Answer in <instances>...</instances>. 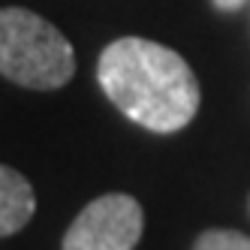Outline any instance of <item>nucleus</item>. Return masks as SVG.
<instances>
[{
	"mask_svg": "<svg viewBox=\"0 0 250 250\" xmlns=\"http://www.w3.org/2000/svg\"><path fill=\"white\" fill-rule=\"evenodd\" d=\"M97 79L103 94L151 133H178L199 112V82L190 63L151 40L124 37L105 45Z\"/></svg>",
	"mask_w": 250,
	"mask_h": 250,
	"instance_id": "obj_1",
	"label": "nucleus"
},
{
	"mask_svg": "<svg viewBox=\"0 0 250 250\" xmlns=\"http://www.w3.org/2000/svg\"><path fill=\"white\" fill-rule=\"evenodd\" d=\"M73 73V45L55 24L24 6L0 9V76L33 91H55Z\"/></svg>",
	"mask_w": 250,
	"mask_h": 250,
	"instance_id": "obj_2",
	"label": "nucleus"
},
{
	"mask_svg": "<svg viewBox=\"0 0 250 250\" xmlns=\"http://www.w3.org/2000/svg\"><path fill=\"white\" fill-rule=\"evenodd\" d=\"M145 229L142 205L127 193H105L69 223L63 250H133Z\"/></svg>",
	"mask_w": 250,
	"mask_h": 250,
	"instance_id": "obj_3",
	"label": "nucleus"
},
{
	"mask_svg": "<svg viewBox=\"0 0 250 250\" xmlns=\"http://www.w3.org/2000/svg\"><path fill=\"white\" fill-rule=\"evenodd\" d=\"M37 211V193L30 181L9 166H0V238L24 229Z\"/></svg>",
	"mask_w": 250,
	"mask_h": 250,
	"instance_id": "obj_4",
	"label": "nucleus"
},
{
	"mask_svg": "<svg viewBox=\"0 0 250 250\" xmlns=\"http://www.w3.org/2000/svg\"><path fill=\"white\" fill-rule=\"evenodd\" d=\"M193 250H250V238L232 229H208L196 238Z\"/></svg>",
	"mask_w": 250,
	"mask_h": 250,
	"instance_id": "obj_5",
	"label": "nucleus"
},
{
	"mask_svg": "<svg viewBox=\"0 0 250 250\" xmlns=\"http://www.w3.org/2000/svg\"><path fill=\"white\" fill-rule=\"evenodd\" d=\"M214 6H217V9H226V12H232V9L244 6V0H214Z\"/></svg>",
	"mask_w": 250,
	"mask_h": 250,
	"instance_id": "obj_6",
	"label": "nucleus"
}]
</instances>
